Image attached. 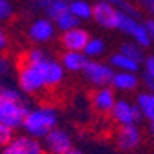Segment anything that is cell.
Segmentation results:
<instances>
[{
    "mask_svg": "<svg viewBox=\"0 0 154 154\" xmlns=\"http://www.w3.org/2000/svg\"><path fill=\"white\" fill-rule=\"evenodd\" d=\"M66 74L59 59L35 45L20 54L16 66V82L25 96L35 97L59 88L65 82Z\"/></svg>",
    "mask_w": 154,
    "mask_h": 154,
    "instance_id": "obj_1",
    "label": "cell"
},
{
    "mask_svg": "<svg viewBox=\"0 0 154 154\" xmlns=\"http://www.w3.org/2000/svg\"><path fill=\"white\" fill-rule=\"evenodd\" d=\"M28 96H25L17 86H0V122L11 130H20L23 119L29 109Z\"/></svg>",
    "mask_w": 154,
    "mask_h": 154,
    "instance_id": "obj_2",
    "label": "cell"
},
{
    "mask_svg": "<svg viewBox=\"0 0 154 154\" xmlns=\"http://www.w3.org/2000/svg\"><path fill=\"white\" fill-rule=\"evenodd\" d=\"M57 123H59L57 108L51 103H38L28 109L20 130H23L25 134L42 140L51 130L59 126Z\"/></svg>",
    "mask_w": 154,
    "mask_h": 154,
    "instance_id": "obj_3",
    "label": "cell"
},
{
    "mask_svg": "<svg viewBox=\"0 0 154 154\" xmlns=\"http://www.w3.org/2000/svg\"><path fill=\"white\" fill-rule=\"evenodd\" d=\"M116 29L120 31L125 35H128L133 42L139 43L142 48H148V46L152 45V37L148 31L146 23L140 22L139 17L130 16V14H126V12L120 11Z\"/></svg>",
    "mask_w": 154,
    "mask_h": 154,
    "instance_id": "obj_4",
    "label": "cell"
},
{
    "mask_svg": "<svg viewBox=\"0 0 154 154\" xmlns=\"http://www.w3.org/2000/svg\"><path fill=\"white\" fill-rule=\"evenodd\" d=\"M57 26L53 19L46 16L35 17L26 28V37L28 40L37 46L48 45L57 37Z\"/></svg>",
    "mask_w": 154,
    "mask_h": 154,
    "instance_id": "obj_5",
    "label": "cell"
},
{
    "mask_svg": "<svg viewBox=\"0 0 154 154\" xmlns=\"http://www.w3.org/2000/svg\"><path fill=\"white\" fill-rule=\"evenodd\" d=\"M82 74H83V79L86 83H89L93 88H100V86L111 85L114 68L109 65V62L96 59V60H88Z\"/></svg>",
    "mask_w": 154,
    "mask_h": 154,
    "instance_id": "obj_6",
    "label": "cell"
},
{
    "mask_svg": "<svg viewBox=\"0 0 154 154\" xmlns=\"http://www.w3.org/2000/svg\"><path fill=\"white\" fill-rule=\"evenodd\" d=\"M0 154H46L42 140L28 134H14L9 142L0 148Z\"/></svg>",
    "mask_w": 154,
    "mask_h": 154,
    "instance_id": "obj_7",
    "label": "cell"
},
{
    "mask_svg": "<svg viewBox=\"0 0 154 154\" xmlns=\"http://www.w3.org/2000/svg\"><path fill=\"white\" fill-rule=\"evenodd\" d=\"M109 117L119 126H125V125H137L139 120L142 119V114H140L136 102L130 99H117Z\"/></svg>",
    "mask_w": 154,
    "mask_h": 154,
    "instance_id": "obj_8",
    "label": "cell"
},
{
    "mask_svg": "<svg viewBox=\"0 0 154 154\" xmlns=\"http://www.w3.org/2000/svg\"><path fill=\"white\" fill-rule=\"evenodd\" d=\"M42 145L46 154H63L72 148V137L65 128L56 126L42 139Z\"/></svg>",
    "mask_w": 154,
    "mask_h": 154,
    "instance_id": "obj_9",
    "label": "cell"
},
{
    "mask_svg": "<svg viewBox=\"0 0 154 154\" xmlns=\"http://www.w3.org/2000/svg\"><path fill=\"white\" fill-rule=\"evenodd\" d=\"M120 16L119 6L105 2H96L93 6V20L97 26L103 29H116Z\"/></svg>",
    "mask_w": 154,
    "mask_h": 154,
    "instance_id": "obj_10",
    "label": "cell"
},
{
    "mask_svg": "<svg viewBox=\"0 0 154 154\" xmlns=\"http://www.w3.org/2000/svg\"><path fill=\"white\" fill-rule=\"evenodd\" d=\"M116 102H117V96L111 85L94 88L91 94V106L100 116H109Z\"/></svg>",
    "mask_w": 154,
    "mask_h": 154,
    "instance_id": "obj_11",
    "label": "cell"
},
{
    "mask_svg": "<svg viewBox=\"0 0 154 154\" xmlns=\"http://www.w3.org/2000/svg\"><path fill=\"white\" fill-rule=\"evenodd\" d=\"M91 38L88 29L82 28L80 25L69 31H63L59 35V45L63 51H83L88 40Z\"/></svg>",
    "mask_w": 154,
    "mask_h": 154,
    "instance_id": "obj_12",
    "label": "cell"
},
{
    "mask_svg": "<svg viewBox=\"0 0 154 154\" xmlns=\"http://www.w3.org/2000/svg\"><path fill=\"white\" fill-rule=\"evenodd\" d=\"M142 131H140L139 125H125L119 126L117 133H116V145L123 152L134 151L137 146L142 143Z\"/></svg>",
    "mask_w": 154,
    "mask_h": 154,
    "instance_id": "obj_13",
    "label": "cell"
},
{
    "mask_svg": "<svg viewBox=\"0 0 154 154\" xmlns=\"http://www.w3.org/2000/svg\"><path fill=\"white\" fill-rule=\"evenodd\" d=\"M140 85V77L134 71H114L111 86L119 93H134Z\"/></svg>",
    "mask_w": 154,
    "mask_h": 154,
    "instance_id": "obj_14",
    "label": "cell"
},
{
    "mask_svg": "<svg viewBox=\"0 0 154 154\" xmlns=\"http://www.w3.org/2000/svg\"><path fill=\"white\" fill-rule=\"evenodd\" d=\"M59 60L66 72L75 74V72H82L85 69L89 59L83 54V51H63Z\"/></svg>",
    "mask_w": 154,
    "mask_h": 154,
    "instance_id": "obj_15",
    "label": "cell"
},
{
    "mask_svg": "<svg viewBox=\"0 0 154 154\" xmlns=\"http://www.w3.org/2000/svg\"><path fill=\"white\" fill-rule=\"evenodd\" d=\"M71 0H34V8L42 11L43 16L56 20L60 14L68 11Z\"/></svg>",
    "mask_w": 154,
    "mask_h": 154,
    "instance_id": "obj_16",
    "label": "cell"
},
{
    "mask_svg": "<svg viewBox=\"0 0 154 154\" xmlns=\"http://www.w3.org/2000/svg\"><path fill=\"white\" fill-rule=\"evenodd\" d=\"M108 62L114 68V71H134V72H139V69L142 68V63L140 62L131 59L130 56L120 53V51H116L114 54H111Z\"/></svg>",
    "mask_w": 154,
    "mask_h": 154,
    "instance_id": "obj_17",
    "label": "cell"
},
{
    "mask_svg": "<svg viewBox=\"0 0 154 154\" xmlns=\"http://www.w3.org/2000/svg\"><path fill=\"white\" fill-rule=\"evenodd\" d=\"M136 105L142 114V119L154 122V88L149 91H142L136 96Z\"/></svg>",
    "mask_w": 154,
    "mask_h": 154,
    "instance_id": "obj_18",
    "label": "cell"
},
{
    "mask_svg": "<svg viewBox=\"0 0 154 154\" xmlns=\"http://www.w3.org/2000/svg\"><path fill=\"white\" fill-rule=\"evenodd\" d=\"M93 6L94 5L89 3L88 0H71L68 9L80 22H88L93 20Z\"/></svg>",
    "mask_w": 154,
    "mask_h": 154,
    "instance_id": "obj_19",
    "label": "cell"
},
{
    "mask_svg": "<svg viewBox=\"0 0 154 154\" xmlns=\"http://www.w3.org/2000/svg\"><path fill=\"white\" fill-rule=\"evenodd\" d=\"M106 53V42L102 37H93L88 40L86 46L83 48V54L89 59V60H96V59H102Z\"/></svg>",
    "mask_w": 154,
    "mask_h": 154,
    "instance_id": "obj_20",
    "label": "cell"
},
{
    "mask_svg": "<svg viewBox=\"0 0 154 154\" xmlns=\"http://www.w3.org/2000/svg\"><path fill=\"white\" fill-rule=\"evenodd\" d=\"M143 49H145V48H142L139 43H136V42H133V40L122 42L120 46H119V51H120V53H123V54H126V56H130L131 59H134V60H137V62H140V63H142V60L145 59Z\"/></svg>",
    "mask_w": 154,
    "mask_h": 154,
    "instance_id": "obj_21",
    "label": "cell"
},
{
    "mask_svg": "<svg viewBox=\"0 0 154 154\" xmlns=\"http://www.w3.org/2000/svg\"><path fill=\"white\" fill-rule=\"evenodd\" d=\"M54 23H56V26H57V31L59 32H63V31H69V29H72L75 26H79L82 22L79 19H75V16H72L71 12H69V9H68V11L63 12V14H60L54 20Z\"/></svg>",
    "mask_w": 154,
    "mask_h": 154,
    "instance_id": "obj_22",
    "label": "cell"
},
{
    "mask_svg": "<svg viewBox=\"0 0 154 154\" xmlns=\"http://www.w3.org/2000/svg\"><path fill=\"white\" fill-rule=\"evenodd\" d=\"M142 72H143V82L145 85L152 89L154 88V54L145 56V59L142 60Z\"/></svg>",
    "mask_w": 154,
    "mask_h": 154,
    "instance_id": "obj_23",
    "label": "cell"
},
{
    "mask_svg": "<svg viewBox=\"0 0 154 154\" xmlns=\"http://www.w3.org/2000/svg\"><path fill=\"white\" fill-rule=\"evenodd\" d=\"M17 66V63L14 62L6 51H0V79H5V77H9L12 72H14Z\"/></svg>",
    "mask_w": 154,
    "mask_h": 154,
    "instance_id": "obj_24",
    "label": "cell"
},
{
    "mask_svg": "<svg viewBox=\"0 0 154 154\" xmlns=\"http://www.w3.org/2000/svg\"><path fill=\"white\" fill-rule=\"evenodd\" d=\"M14 16V5L11 0H0V23L8 22Z\"/></svg>",
    "mask_w": 154,
    "mask_h": 154,
    "instance_id": "obj_25",
    "label": "cell"
},
{
    "mask_svg": "<svg viewBox=\"0 0 154 154\" xmlns=\"http://www.w3.org/2000/svg\"><path fill=\"white\" fill-rule=\"evenodd\" d=\"M12 136H14V130H11L9 126H6L0 122V148H3L12 139Z\"/></svg>",
    "mask_w": 154,
    "mask_h": 154,
    "instance_id": "obj_26",
    "label": "cell"
},
{
    "mask_svg": "<svg viewBox=\"0 0 154 154\" xmlns=\"http://www.w3.org/2000/svg\"><path fill=\"white\" fill-rule=\"evenodd\" d=\"M11 45V40H9V34L6 32V29L0 25V51H8Z\"/></svg>",
    "mask_w": 154,
    "mask_h": 154,
    "instance_id": "obj_27",
    "label": "cell"
},
{
    "mask_svg": "<svg viewBox=\"0 0 154 154\" xmlns=\"http://www.w3.org/2000/svg\"><path fill=\"white\" fill-rule=\"evenodd\" d=\"M136 2L154 17V0H136Z\"/></svg>",
    "mask_w": 154,
    "mask_h": 154,
    "instance_id": "obj_28",
    "label": "cell"
},
{
    "mask_svg": "<svg viewBox=\"0 0 154 154\" xmlns=\"http://www.w3.org/2000/svg\"><path fill=\"white\" fill-rule=\"evenodd\" d=\"M145 23H146L148 31H149V34H151V37H152V42H154V19H149V20L145 22Z\"/></svg>",
    "mask_w": 154,
    "mask_h": 154,
    "instance_id": "obj_29",
    "label": "cell"
},
{
    "mask_svg": "<svg viewBox=\"0 0 154 154\" xmlns=\"http://www.w3.org/2000/svg\"><path fill=\"white\" fill-rule=\"evenodd\" d=\"M96 2H105V3H112V5H116V6H119L122 0H96Z\"/></svg>",
    "mask_w": 154,
    "mask_h": 154,
    "instance_id": "obj_30",
    "label": "cell"
},
{
    "mask_svg": "<svg viewBox=\"0 0 154 154\" xmlns=\"http://www.w3.org/2000/svg\"><path fill=\"white\" fill-rule=\"evenodd\" d=\"M63 154H83L80 149H75V148H71L69 151H66V152H63Z\"/></svg>",
    "mask_w": 154,
    "mask_h": 154,
    "instance_id": "obj_31",
    "label": "cell"
},
{
    "mask_svg": "<svg viewBox=\"0 0 154 154\" xmlns=\"http://www.w3.org/2000/svg\"><path fill=\"white\" fill-rule=\"evenodd\" d=\"M149 123V131H151V134L154 136V122H148Z\"/></svg>",
    "mask_w": 154,
    "mask_h": 154,
    "instance_id": "obj_32",
    "label": "cell"
},
{
    "mask_svg": "<svg viewBox=\"0 0 154 154\" xmlns=\"http://www.w3.org/2000/svg\"><path fill=\"white\" fill-rule=\"evenodd\" d=\"M0 86H2V79H0Z\"/></svg>",
    "mask_w": 154,
    "mask_h": 154,
    "instance_id": "obj_33",
    "label": "cell"
},
{
    "mask_svg": "<svg viewBox=\"0 0 154 154\" xmlns=\"http://www.w3.org/2000/svg\"><path fill=\"white\" fill-rule=\"evenodd\" d=\"M32 2H34V0H32Z\"/></svg>",
    "mask_w": 154,
    "mask_h": 154,
    "instance_id": "obj_34",
    "label": "cell"
}]
</instances>
